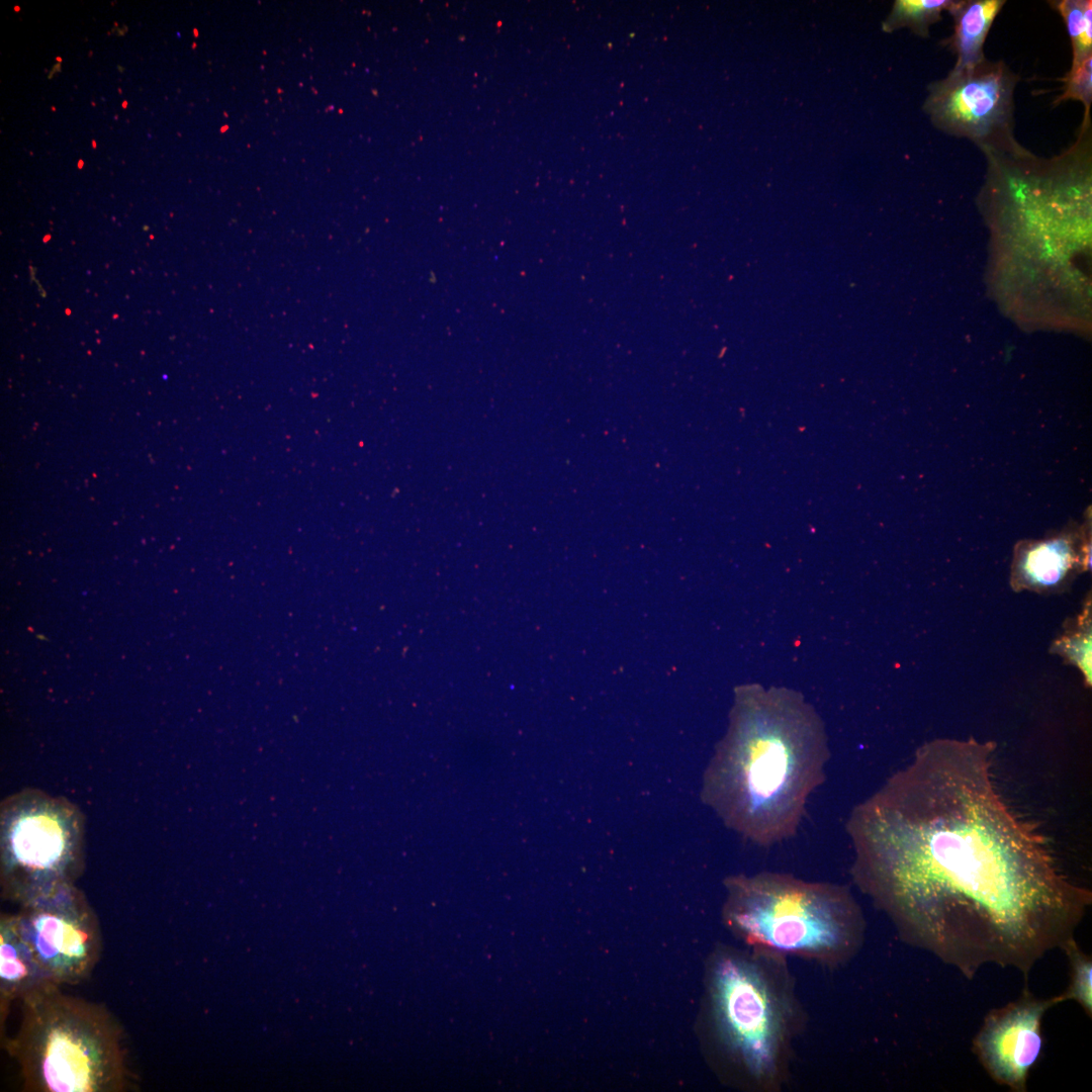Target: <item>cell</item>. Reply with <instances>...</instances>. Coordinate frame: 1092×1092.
Listing matches in <instances>:
<instances>
[{
  "label": "cell",
  "mask_w": 1092,
  "mask_h": 1092,
  "mask_svg": "<svg viewBox=\"0 0 1092 1092\" xmlns=\"http://www.w3.org/2000/svg\"><path fill=\"white\" fill-rule=\"evenodd\" d=\"M993 741L936 738L846 821L856 887L900 938L972 979L987 965L1027 977L1071 937L1092 893L1037 824L1005 801Z\"/></svg>",
  "instance_id": "1"
},
{
  "label": "cell",
  "mask_w": 1092,
  "mask_h": 1092,
  "mask_svg": "<svg viewBox=\"0 0 1092 1092\" xmlns=\"http://www.w3.org/2000/svg\"><path fill=\"white\" fill-rule=\"evenodd\" d=\"M829 758L824 722L802 694L739 686L701 798L728 829L770 847L796 835Z\"/></svg>",
  "instance_id": "2"
},
{
  "label": "cell",
  "mask_w": 1092,
  "mask_h": 1092,
  "mask_svg": "<svg viewBox=\"0 0 1092 1092\" xmlns=\"http://www.w3.org/2000/svg\"><path fill=\"white\" fill-rule=\"evenodd\" d=\"M707 1016L733 1082L752 1092L784 1088L806 1023L787 957L751 946L716 950L708 966Z\"/></svg>",
  "instance_id": "3"
},
{
  "label": "cell",
  "mask_w": 1092,
  "mask_h": 1092,
  "mask_svg": "<svg viewBox=\"0 0 1092 1092\" xmlns=\"http://www.w3.org/2000/svg\"><path fill=\"white\" fill-rule=\"evenodd\" d=\"M20 1022L2 1046L28 1092H125L136 1087L125 1032L103 1004L48 983L20 1001ZM2 1041V1042H3Z\"/></svg>",
  "instance_id": "4"
},
{
  "label": "cell",
  "mask_w": 1092,
  "mask_h": 1092,
  "mask_svg": "<svg viewBox=\"0 0 1092 1092\" xmlns=\"http://www.w3.org/2000/svg\"><path fill=\"white\" fill-rule=\"evenodd\" d=\"M724 885V921L746 946L835 968L863 943V913L847 886L768 871Z\"/></svg>",
  "instance_id": "5"
},
{
  "label": "cell",
  "mask_w": 1092,
  "mask_h": 1092,
  "mask_svg": "<svg viewBox=\"0 0 1092 1092\" xmlns=\"http://www.w3.org/2000/svg\"><path fill=\"white\" fill-rule=\"evenodd\" d=\"M85 864V817L77 805L35 788L2 801V900L22 906L76 885Z\"/></svg>",
  "instance_id": "6"
},
{
  "label": "cell",
  "mask_w": 1092,
  "mask_h": 1092,
  "mask_svg": "<svg viewBox=\"0 0 1092 1092\" xmlns=\"http://www.w3.org/2000/svg\"><path fill=\"white\" fill-rule=\"evenodd\" d=\"M1020 80L1002 60L950 70L929 83L922 110L941 132L974 143L984 155L1027 151L1015 138V89Z\"/></svg>",
  "instance_id": "7"
},
{
  "label": "cell",
  "mask_w": 1092,
  "mask_h": 1092,
  "mask_svg": "<svg viewBox=\"0 0 1092 1092\" xmlns=\"http://www.w3.org/2000/svg\"><path fill=\"white\" fill-rule=\"evenodd\" d=\"M22 937L47 979L59 986L88 980L102 953L98 917L86 895L65 886L16 912Z\"/></svg>",
  "instance_id": "8"
},
{
  "label": "cell",
  "mask_w": 1092,
  "mask_h": 1092,
  "mask_svg": "<svg viewBox=\"0 0 1092 1092\" xmlns=\"http://www.w3.org/2000/svg\"><path fill=\"white\" fill-rule=\"evenodd\" d=\"M1060 1003L1058 995L1036 997L1025 984L1016 1000L986 1014L972 1050L993 1081L1013 1092L1026 1091L1042 1049V1018Z\"/></svg>",
  "instance_id": "9"
},
{
  "label": "cell",
  "mask_w": 1092,
  "mask_h": 1092,
  "mask_svg": "<svg viewBox=\"0 0 1092 1092\" xmlns=\"http://www.w3.org/2000/svg\"><path fill=\"white\" fill-rule=\"evenodd\" d=\"M1080 568L1082 554L1072 535L1024 542L1015 552L1010 585L1017 593L1058 594L1066 590Z\"/></svg>",
  "instance_id": "10"
},
{
  "label": "cell",
  "mask_w": 1092,
  "mask_h": 1092,
  "mask_svg": "<svg viewBox=\"0 0 1092 1092\" xmlns=\"http://www.w3.org/2000/svg\"><path fill=\"white\" fill-rule=\"evenodd\" d=\"M52 983L37 965L29 946L21 935L16 913H2L0 917V1033L5 1034V1024L10 1006L26 995Z\"/></svg>",
  "instance_id": "11"
},
{
  "label": "cell",
  "mask_w": 1092,
  "mask_h": 1092,
  "mask_svg": "<svg viewBox=\"0 0 1092 1092\" xmlns=\"http://www.w3.org/2000/svg\"><path fill=\"white\" fill-rule=\"evenodd\" d=\"M1005 4V0H953L947 10L953 20V33L946 43L956 56L952 71L974 67L986 59L985 40Z\"/></svg>",
  "instance_id": "12"
},
{
  "label": "cell",
  "mask_w": 1092,
  "mask_h": 1092,
  "mask_svg": "<svg viewBox=\"0 0 1092 1092\" xmlns=\"http://www.w3.org/2000/svg\"><path fill=\"white\" fill-rule=\"evenodd\" d=\"M1091 598L1075 618L1064 624V632L1054 640L1050 652L1059 655L1065 663L1076 666L1082 673L1087 687L1091 686Z\"/></svg>",
  "instance_id": "13"
},
{
  "label": "cell",
  "mask_w": 1092,
  "mask_h": 1092,
  "mask_svg": "<svg viewBox=\"0 0 1092 1092\" xmlns=\"http://www.w3.org/2000/svg\"><path fill=\"white\" fill-rule=\"evenodd\" d=\"M953 0H896L891 12L882 22V30L893 32L907 27L917 36L929 37L931 25L941 20Z\"/></svg>",
  "instance_id": "14"
},
{
  "label": "cell",
  "mask_w": 1092,
  "mask_h": 1092,
  "mask_svg": "<svg viewBox=\"0 0 1092 1092\" xmlns=\"http://www.w3.org/2000/svg\"><path fill=\"white\" fill-rule=\"evenodd\" d=\"M1049 3L1066 24L1072 47L1071 65L1092 56V1L1057 0Z\"/></svg>",
  "instance_id": "15"
},
{
  "label": "cell",
  "mask_w": 1092,
  "mask_h": 1092,
  "mask_svg": "<svg viewBox=\"0 0 1092 1092\" xmlns=\"http://www.w3.org/2000/svg\"><path fill=\"white\" fill-rule=\"evenodd\" d=\"M1061 948L1065 951L1070 966V981L1064 992L1058 994L1061 1003L1072 1000L1077 1002L1086 1015L1092 1016V959L1078 945L1075 937L1068 939Z\"/></svg>",
  "instance_id": "16"
},
{
  "label": "cell",
  "mask_w": 1092,
  "mask_h": 1092,
  "mask_svg": "<svg viewBox=\"0 0 1092 1092\" xmlns=\"http://www.w3.org/2000/svg\"><path fill=\"white\" fill-rule=\"evenodd\" d=\"M1064 85L1062 93L1054 99V106L1068 100L1079 101L1084 106V117H1090L1092 103V56L1080 63L1071 65L1070 70L1062 78Z\"/></svg>",
  "instance_id": "17"
}]
</instances>
